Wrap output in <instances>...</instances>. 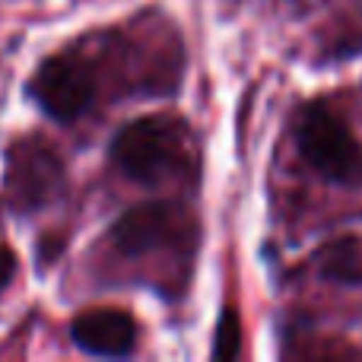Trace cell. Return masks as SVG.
I'll return each mask as SVG.
<instances>
[{
  "label": "cell",
  "instance_id": "1",
  "mask_svg": "<svg viewBox=\"0 0 362 362\" xmlns=\"http://www.w3.org/2000/svg\"><path fill=\"white\" fill-rule=\"evenodd\" d=\"M187 124L175 115H146L124 124L112 140V163L140 185H163L191 163Z\"/></svg>",
  "mask_w": 362,
  "mask_h": 362
},
{
  "label": "cell",
  "instance_id": "3",
  "mask_svg": "<svg viewBox=\"0 0 362 362\" xmlns=\"http://www.w3.org/2000/svg\"><path fill=\"white\" fill-rule=\"evenodd\" d=\"M6 197L16 210H38L64 191V159L38 134L13 140L6 150Z\"/></svg>",
  "mask_w": 362,
  "mask_h": 362
},
{
  "label": "cell",
  "instance_id": "2",
  "mask_svg": "<svg viewBox=\"0 0 362 362\" xmlns=\"http://www.w3.org/2000/svg\"><path fill=\"white\" fill-rule=\"evenodd\" d=\"M296 144L321 178L344 187L362 185V144L327 105H308L302 112Z\"/></svg>",
  "mask_w": 362,
  "mask_h": 362
},
{
  "label": "cell",
  "instance_id": "5",
  "mask_svg": "<svg viewBox=\"0 0 362 362\" xmlns=\"http://www.w3.org/2000/svg\"><path fill=\"white\" fill-rule=\"evenodd\" d=\"M191 229V219L181 213V206L153 200V204L131 206L108 232V245L121 257H144L159 248H172Z\"/></svg>",
  "mask_w": 362,
  "mask_h": 362
},
{
  "label": "cell",
  "instance_id": "9",
  "mask_svg": "<svg viewBox=\"0 0 362 362\" xmlns=\"http://www.w3.org/2000/svg\"><path fill=\"white\" fill-rule=\"evenodd\" d=\"M13 274H16V255H13L10 248H4V245H0V293L10 286Z\"/></svg>",
  "mask_w": 362,
  "mask_h": 362
},
{
  "label": "cell",
  "instance_id": "8",
  "mask_svg": "<svg viewBox=\"0 0 362 362\" xmlns=\"http://www.w3.org/2000/svg\"><path fill=\"white\" fill-rule=\"evenodd\" d=\"M238 346H242V321H238L235 308H223V318L216 327V340H213V359H232L238 356Z\"/></svg>",
  "mask_w": 362,
  "mask_h": 362
},
{
  "label": "cell",
  "instance_id": "7",
  "mask_svg": "<svg viewBox=\"0 0 362 362\" xmlns=\"http://www.w3.org/2000/svg\"><path fill=\"white\" fill-rule=\"evenodd\" d=\"M318 274L334 283H350L359 286L362 283V238L356 235H340L327 242L325 248L315 255Z\"/></svg>",
  "mask_w": 362,
  "mask_h": 362
},
{
  "label": "cell",
  "instance_id": "4",
  "mask_svg": "<svg viewBox=\"0 0 362 362\" xmlns=\"http://www.w3.org/2000/svg\"><path fill=\"white\" fill-rule=\"evenodd\" d=\"M29 93L54 121H76L95 99V74L80 54H54L38 64Z\"/></svg>",
  "mask_w": 362,
  "mask_h": 362
},
{
  "label": "cell",
  "instance_id": "6",
  "mask_svg": "<svg viewBox=\"0 0 362 362\" xmlns=\"http://www.w3.org/2000/svg\"><path fill=\"white\" fill-rule=\"evenodd\" d=\"M70 337L89 356H105L121 359L131 356L137 346V321L124 312V308H86L74 318L70 325Z\"/></svg>",
  "mask_w": 362,
  "mask_h": 362
}]
</instances>
